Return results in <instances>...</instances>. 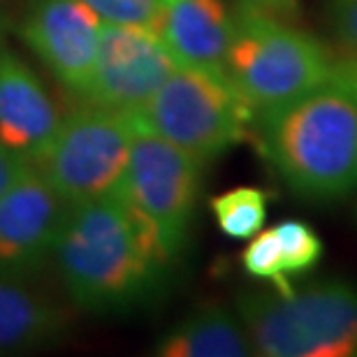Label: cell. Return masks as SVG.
Here are the masks:
<instances>
[{"instance_id":"1","label":"cell","mask_w":357,"mask_h":357,"mask_svg":"<svg viewBox=\"0 0 357 357\" xmlns=\"http://www.w3.org/2000/svg\"><path fill=\"white\" fill-rule=\"evenodd\" d=\"M54 262L73 302L93 313L139 304L167 267L116 192L68 206Z\"/></svg>"},{"instance_id":"2","label":"cell","mask_w":357,"mask_h":357,"mask_svg":"<svg viewBox=\"0 0 357 357\" xmlns=\"http://www.w3.org/2000/svg\"><path fill=\"white\" fill-rule=\"evenodd\" d=\"M251 137L290 192L313 204L357 192V102L323 84L253 121Z\"/></svg>"},{"instance_id":"3","label":"cell","mask_w":357,"mask_h":357,"mask_svg":"<svg viewBox=\"0 0 357 357\" xmlns=\"http://www.w3.org/2000/svg\"><path fill=\"white\" fill-rule=\"evenodd\" d=\"M225 77L253 121L330 82L332 56L311 33L288 24L262 0H234Z\"/></svg>"},{"instance_id":"4","label":"cell","mask_w":357,"mask_h":357,"mask_svg":"<svg viewBox=\"0 0 357 357\" xmlns=\"http://www.w3.org/2000/svg\"><path fill=\"white\" fill-rule=\"evenodd\" d=\"M237 313L258 355H357V288L341 278H320L290 292H244Z\"/></svg>"},{"instance_id":"5","label":"cell","mask_w":357,"mask_h":357,"mask_svg":"<svg viewBox=\"0 0 357 357\" xmlns=\"http://www.w3.org/2000/svg\"><path fill=\"white\" fill-rule=\"evenodd\" d=\"M130 119L137 130L158 135L202 165L253 130V114L225 75L181 66Z\"/></svg>"},{"instance_id":"6","label":"cell","mask_w":357,"mask_h":357,"mask_svg":"<svg viewBox=\"0 0 357 357\" xmlns=\"http://www.w3.org/2000/svg\"><path fill=\"white\" fill-rule=\"evenodd\" d=\"M130 114L82 102L61 119L31 165L68 206L116 192L135 139Z\"/></svg>"},{"instance_id":"7","label":"cell","mask_w":357,"mask_h":357,"mask_svg":"<svg viewBox=\"0 0 357 357\" xmlns=\"http://www.w3.org/2000/svg\"><path fill=\"white\" fill-rule=\"evenodd\" d=\"M202 162L167 139L137 130L116 195L123 199L160 258L172 262L183 251L199 197Z\"/></svg>"},{"instance_id":"8","label":"cell","mask_w":357,"mask_h":357,"mask_svg":"<svg viewBox=\"0 0 357 357\" xmlns=\"http://www.w3.org/2000/svg\"><path fill=\"white\" fill-rule=\"evenodd\" d=\"M178 66L151 28L102 24L96 66L82 102L135 114Z\"/></svg>"},{"instance_id":"9","label":"cell","mask_w":357,"mask_h":357,"mask_svg":"<svg viewBox=\"0 0 357 357\" xmlns=\"http://www.w3.org/2000/svg\"><path fill=\"white\" fill-rule=\"evenodd\" d=\"M102 24L86 0H28L19 35L56 82L82 98L96 66Z\"/></svg>"},{"instance_id":"10","label":"cell","mask_w":357,"mask_h":357,"mask_svg":"<svg viewBox=\"0 0 357 357\" xmlns=\"http://www.w3.org/2000/svg\"><path fill=\"white\" fill-rule=\"evenodd\" d=\"M66 213V199L28 165L0 195V276H28L45 267Z\"/></svg>"},{"instance_id":"11","label":"cell","mask_w":357,"mask_h":357,"mask_svg":"<svg viewBox=\"0 0 357 357\" xmlns=\"http://www.w3.org/2000/svg\"><path fill=\"white\" fill-rule=\"evenodd\" d=\"M61 112L33 68L0 49V144L33 162L61 123Z\"/></svg>"},{"instance_id":"12","label":"cell","mask_w":357,"mask_h":357,"mask_svg":"<svg viewBox=\"0 0 357 357\" xmlns=\"http://www.w3.org/2000/svg\"><path fill=\"white\" fill-rule=\"evenodd\" d=\"M176 66L225 75L232 10L225 0H162L153 31Z\"/></svg>"},{"instance_id":"13","label":"cell","mask_w":357,"mask_h":357,"mask_svg":"<svg viewBox=\"0 0 357 357\" xmlns=\"http://www.w3.org/2000/svg\"><path fill=\"white\" fill-rule=\"evenodd\" d=\"M162 357H246L251 339L239 316L223 306H204L174 325L155 346Z\"/></svg>"},{"instance_id":"14","label":"cell","mask_w":357,"mask_h":357,"mask_svg":"<svg viewBox=\"0 0 357 357\" xmlns=\"http://www.w3.org/2000/svg\"><path fill=\"white\" fill-rule=\"evenodd\" d=\"M66 320L56 309L7 276H0V351H21L52 341Z\"/></svg>"},{"instance_id":"15","label":"cell","mask_w":357,"mask_h":357,"mask_svg":"<svg viewBox=\"0 0 357 357\" xmlns=\"http://www.w3.org/2000/svg\"><path fill=\"white\" fill-rule=\"evenodd\" d=\"M267 204L269 195L253 185H239V188L220 192L209 202L218 230L237 241L251 239L265 227Z\"/></svg>"},{"instance_id":"16","label":"cell","mask_w":357,"mask_h":357,"mask_svg":"<svg viewBox=\"0 0 357 357\" xmlns=\"http://www.w3.org/2000/svg\"><path fill=\"white\" fill-rule=\"evenodd\" d=\"M283 253L285 276L295 281L297 276L311 274L323 258V241L309 223L299 218H285L274 225Z\"/></svg>"},{"instance_id":"17","label":"cell","mask_w":357,"mask_h":357,"mask_svg":"<svg viewBox=\"0 0 357 357\" xmlns=\"http://www.w3.org/2000/svg\"><path fill=\"white\" fill-rule=\"evenodd\" d=\"M241 265L251 278L269 283L278 292H290L295 288V283L285 276L283 253L274 227L260 230L255 237L248 239V246L241 253Z\"/></svg>"},{"instance_id":"18","label":"cell","mask_w":357,"mask_h":357,"mask_svg":"<svg viewBox=\"0 0 357 357\" xmlns=\"http://www.w3.org/2000/svg\"><path fill=\"white\" fill-rule=\"evenodd\" d=\"M107 24L142 26L155 31L162 0H86Z\"/></svg>"},{"instance_id":"19","label":"cell","mask_w":357,"mask_h":357,"mask_svg":"<svg viewBox=\"0 0 357 357\" xmlns=\"http://www.w3.org/2000/svg\"><path fill=\"white\" fill-rule=\"evenodd\" d=\"M325 19L339 45L357 56V0H327Z\"/></svg>"},{"instance_id":"20","label":"cell","mask_w":357,"mask_h":357,"mask_svg":"<svg viewBox=\"0 0 357 357\" xmlns=\"http://www.w3.org/2000/svg\"><path fill=\"white\" fill-rule=\"evenodd\" d=\"M330 84L348 93L357 102V56H346V59L332 61Z\"/></svg>"},{"instance_id":"21","label":"cell","mask_w":357,"mask_h":357,"mask_svg":"<svg viewBox=\"0 0 357 357\" xmlns=\"http://www.w3.org/2000/svg\"><path fill=\"white\" fill-rule=\"evenodd\" d=\"M28 165H31V162H26L24 158L14 155L12 151H7V149L0 144V195L17 181Z\"/></svg>"},{"instance_id":"22","label":"cell","mask_w":357,"mask_h":357,"mask_svg":"<svg viewBox=\"0 0 357 357\" xmlns=\"http://www.w3.org/2000/svg\"><path fill=\"white\" fill-rule=\"evenodd\" d=\"M267 7H271V10L276 12H283V10H292V7L297 5V0H262Z\"/></svg>"},{"instance_id":"23","label":"cell","mask_w":357,"mask_h":357,"mask_svg":"<svg viewBox=\"0 0 357 357\" xmlns=\"http://www.w3.org/2000/svg\"><path fill=\"white\" fill-rule=\"evenodd\" d=\"M0 38H3V28H0Z\"/></svg>"}]
</instances>
